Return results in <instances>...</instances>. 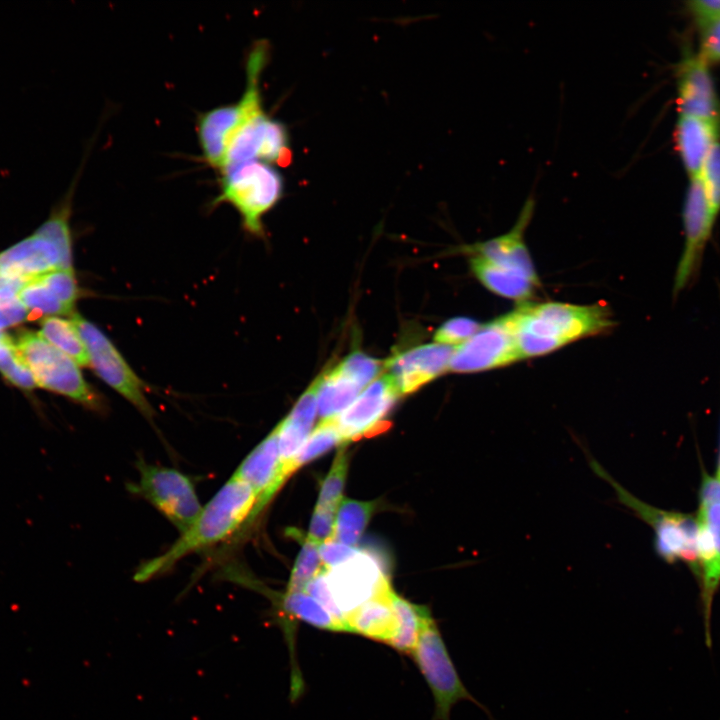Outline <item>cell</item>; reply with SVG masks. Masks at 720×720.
Segmentation results:
<instances>
[{
	"label": "cell",
	"mask_w": 720,
	"mask_h": 720,
	"mask_svg": "<svg viewBox=\"0 0 720 720\" xmlns=\"http://www.w3.org/2000/svg\"><path fill=\"white\" fill-rule=\"evenodd\" d=\"M257 496L251 486L235 475L202 507L192 525L162 554L143 562L134 574L146 582L173 568L191 553L224 541L248 522Z\"/></svg>",
	"instance_id": "obj_1"
},
{
	"label": "cell",
	"mask_w": 720,
	"mask_h": 720,
	"mask_svg": "<svg viewBox=\"0 0 720 720\" xmlns=\"http://www.w3.org/2000/svg\"><path fill=\"white\" fill-rule=\"evenodd\" d=\"M505 317L521 359L553 352L580 338L607 331L614 325L607 308L600 304H525Z\"/></svg>",
	"instance_id": "obj_2"
},
{
	"label": "cell",
	"mask_w": 720,
	"mask_h": 720,
	"mask_svg": "<svg viewBox=\"0 0 720 720\" xmlns=\"http://www.w3.org/2000/svg\"><path fill=\"white\" fill-rule=\"evenodd\" d=\"M269 45L257 41L246 61V87L240 99L199 114L196 131L204 160L220 170L228 145L235 133L253 116L264 111L260 89L261 74L267 64Z\"/></svg>",
	"instance_id": "obj_3"
},
{
	"label": "cell",
	"mask_w": 720,
	"mask_h": 720,
	"mask_svg": "<svg viewBox=\"0 0 720 720\" xmlns=\"http://www.w3.org/2000/svg\"><path fill=\"white\" fill-rule=\"evenodd\" d=\"M590 466L599 477L611 484L618 501L652 528L653 546L657 556L668 564L684 563L697 581L699 566L696 515L663 510L647 504L617 483L597 461L591 460Z\"/></svg>",
	"instance_id": "obj_4"
},
{
	"label": "cell",
	"mask_w": 720,
	"mask_h": 720,
	"mask_svg": "<svg viewBox=\"0 0 720 720\" xmlns=\"http://www.w3.org/2000/svg\"><path fill=\"white\" fill-rule=\"evenodd\" d=\"M219 193L212 206L231 205L239 214L243 228L252 235L262 236L263 216L281 199L284 182L271 164L248 161L220 173Z\"/></svg>",
	"instance_id": "obj_5"
},
{
	"label": "cell",
	"mask_w": 720,
	"mask_h": 720,
	"mask_svg": "<svg viewBox=\"0 0 720 720\" xmlns=\"http://www.w3.org/2000/svg\"><path fill=\"white\" fill-rule=\"evenodd\" d=\"M13 340L17 356L31 371L37 386L96 412L105 410V401L84 379L79 366L39 333L24 332Z\"/></svg>",
	"instance_id": "obj_6"
},
{
	"label": "cell",
	"mask_w": 720,
	"mask_h": 720,
	"mask_svg": "<svg viewBox=\"0 0 720 720\" xmlns=\"http://www.w3.org/2000/svg\"><path fill=\"white\" fill-rule=\"evenodd\" d=\"M411 655L433 694V720H450L452 707L463 700L482 709L489 720H496L462 682L434 620L422 631Z\"/></svg>",
	"instance_id": "obj_7"
},
{
	"label": "cell",
	"mask_w": 720,
	"mask_h": 720,
	"mask_svg": "<svg viewBox=\"0 0 720 720\" xmlns=\"http://www.w3.org/2000/svg\"><path fill=\"white\" fill-rule=\"evenodd\" d=\"M136 466L139 479L129 485V490L143 497L183 533L202 510L191 478L177 469L143 459Z\"/></svg>",
	"instance_id": "obj_8"
},
{
	"label": "cell",
	"mask_w": 720,
	"mask_h": 720,
	"mask_svg": "<svg viewBox=\"0 0 720 720\" xmlns=\"http://www.w3.org/2000/svg\"><path fill=\"white\" fill-rule=\"evenodd\" d=\"M70 317L87 348L89 367L105 384L130 402L145 418L151 420L154 409L148 401L145 382L98 326L78 313Z\"/></svg>",
	"instance_id": "obj_9"
},
{
	"label": "cell",
	"mask_w": 720,
	"mask_h": 720,
	"mask_svg": "<svg viewBox=\"0 0 720 720\" xmlns=\"http://www.w3.org/2000/svg\"><path fill=\"white\" fill-rule=\"evenodd\" d=\"M682 221L685 241L674 275L673 298H677L696 281L715 223L699 176L690 179L683 204Z\"/></svg>",
	"instance_id": "obj_10"
},
{
	"label": "cell",
	"mask_w": 720,
	"mask_h": 720,
	"mask_svg": "<svg viewBox=\"0 0 720 720\" xmlns=\"http://www.w3.org/2000/svg\"><path fill=\"white\" fill-rule=\"evenodd\" d=\"M291 157L286 126L262 111L249 119L232 137L219 172L254 160L286 166Z\"/></svg>",
	"instance_id": "obj_11"
},
{
	"label": "cell",
	"mask_w": 720,
	"mask_h": 720,
	"mask_svg": "<svg viewBox=\"0 0 720 720\" xmlns=\"http://www.w3.org/2000/svg\"><path fill=\"white\" fill-rule=\"evenodd\" d=\"M522 360L515 336L505 315L482 325L467 341L454 349L449 370L472 373L499 368Z\"/></svg>",
	"instance_id": "obj_12"
},
{
	"label": "cell",
	"mask_w": 720,
	"mask_h": 720,
	"mask_svg": "<svg viewBox=\"0 0 720 720\" xmlns=\"http://www.w3.org/2000/svg\"><path fill=\"white\" fill-rule=\"evenodd\" d=\"M326 579L344 618L390 586L388 576L376 556L362 550L346 562L326 570Z\"/></svg>",
	"instance_id": "obj_13"
},
{
	"label": "cell",
	"mask_w": 720,
	"mask_h": 720,
	"mask_svg": "<svg viewBox=\"0 0 720 720\" xmlns=\"http://www.w3.org/2000/svg\"><path fill=\"white\" fill-rule=\"evenodd\" d=\"M698 524L697 554L700 588L704 618L705 642L712 644L710 629L714 597L720 587V502L698 500L695 513Z\"/></svg>",
	"instance_id": "obj_14"
},
{
	"label": "cell",
	"mask_w": 720,
	"mask_h": 720,
	"mask_svg": "<svg viewBox=\"0 0 720 720\" xmlns=\"http://www.w3.org/2000/svg\"><path fill=\"white\" fill-rule=\"evenodd\" d=\"M401 396L397 386L387 374L374 380L338 416L334 424L342 444L368 436L383 424V418Z\"/></svg>",
	"instance_id": "obj_15"
},
{
	"label": "cell",
	"mask_w": 720,
	"mask_h": 720,
	"mask_svg": "<svg viewBox=\"0 0 720 720\" xmlns=\"http://www.w3.org/2000/svg\"><path fill=\"white\" fill-rule=\"evenodd\" d=\"M454 349L439 343L425 344L396 354L386 362L400 394L415 392L447 370Z\"/></svg>",
	"instance_id": "obj_16"
},
{
	"label": "cell",
	"mask_w": 720,
	"mask_h": 720,
	"mask_svg": "<svg viewBox=\"0 0 720 720\" xmlns=\"http://www.w3.org/2000/svg\"><path fill=\"white\" fill-rule=\"evenodd\" d=\"M60 269H73L72 260L56 243L35 232L0 253V275L33 280Z\"/></svg>",
	"instance_id": "obj_17"
},
{
	"label": "cell",
	"mask_w": 720,
	"mask_h": 720,
	"mask_svg": "<svg viewBox=\"0 0 720 720\" xmlns=\"http://www.w3.org/2000/svg\"><path fill=\"white\" fill-rule=\"evenodd\" d=\"M233 475L248 483L257 496L249 518L253 520L286 481L282 474L276 427L246 456Z\"/></svg>",
	"instance_id": "obj_18"
},
{
	"label": "cell",
	"mask_w": 720,
	"mask_h": 720,
	"mask_svg": "<svg viewBox=\"0 0 720 720\" xmlns=\"http://www.w3.org/2000/svg\"><path fill=\"white\" fill-rule=\"evenodd\" d=\"M533 210L534 200L530 198L523 205L518 220L509 232L477 243L469 250L473 255H478L494 265L521 274L539 284V278L523 240V232L532 217Z\"/></svg>",
	"instance_id": "obj_19"
},
{
	"label": "cell",
	"mask_w": 720,
	"mask_h": 720,
	"mask_svg": "<svg viewBox=\"0 0 720 720\" xmlns=\"http://www.w3.org/2000/svg\"><path fill=\"white\" fill-rule=\"evenodd\" d=\"M680 114L720 120L718 99L708 63L698 55H687L678 69Z\"/></svg>",
	"instance_id": "obj_20"
},
{
	"label": "cell",
	"mask_w": 720,
	"mask_h": 720,
	"mask_svg": "<svg viewBox=\"0 0 720 720\" xmlns=\"http://www.w3.org/2000/svg\"><path fill=\"white\" fill-rule=\"evenodd\" d=\"M277 604L278 619L290 650L292 681L297 682L301 680V677L294 661L295 632L292 627V618L333 632H348V628L305 591L285 592Z\"/></svg>",
	"instance_id": "obj_21"
},
{
	"label": "cell",
	"mask_w": 720,
	"mask_h": 720,
	"mask_svg": "<svg viewBox=\"0 0 720 720\" xmlns=\"http://www.w3.org/2000/svg\"><path fill=\"white\" fill-rule=\"evenodd\" d=\"M318 381L315 379L302 394L290 413L276 426L282 474L289 478L288 467L312 429L318 411Z\"/></svg>",
	"instance_id": "obj_22"
},
{
	"label": "cell",
	"mask_w": 720,
	"mask_h": 720,
	"mask_svg": "<svg viewBox=\"0 0 720 720\" xmlns=\"http://www.w3.org/2000/svg\"><path fill=\"white\" fill-rule=\"evenodd\" d=\"M675 136L679 155L690 179L698 177L708 153L719 142L720 120L680 114Z\"/></svg>",
	"instance_id": "obj_23"
},
{
	"label": "cell",
	"mask_w": 720,
	"mask_h": 720,
	"mask_svg": "<svg viewBox=\"0 0 720 720\" xmlns=\"http://www.w3.org/2000/svg\"><path fill=\"white\" fill-rule=\"evenodd\" d=\"M391 585L345 617L348 632L357 633L389 645L397 631Z\"/></svg>",
	"instance_id": "obj_24"
},
{
	"label": "cell",
	"mask_w": 720,
	"mask_h": 720,
	"mask_svg": "<svg viewBox=\"0 0 720 720\" xmlns=\"http://www.w3.org/2000/svg\"><path fill=\"white\" fill-rule=\"evenodd\" d=\"M317 379V404L321 420L338 416L364 389L337 364L327 369Z\"/></svg>",
	"instance_id": "obj_25"
},
{
	"label": "cell",
	"mask_w": 720,
	"mask_h": 720,
	"mask_svg": "<svg viewBox=\"0 0 720 720\" xmlns=\"http://www.w3.org/2000/svg\"><path fill=\"white\" fill-rule=\"evenodd\" d=\"M470 266L475 277L493 293L514 300H526L539 285L525 276L503 269L486 259L473 255Z\"/></svg>",
	"instance_id": "obj_26"
},
{
	"label": "cell",
	"mask_w": 720,
	"mask_h": 720,
	"mask_svg": "<svg viewBox=\"0 0 720 720\" xmlns=\"http://www.w3.org/2000/svg\"><path fill=\"white\" fill-rule=\"evenodd\" d=\"M391 601L397 620V631L389 645L399 652L412 654L422 631L434 619L427 607L414 604L394 591Z\"/></svg>",
	"instance_id": "obj_27"
},
{
	"label": "cell",
	"mask_w": 720,
	"mask_h": 720,
	"mask_svg": "<svg viewBox=\"0 0 720 720\" xmlns=\"http://www.w3.org/2000/svg\"><path fill=\"white\" fill-rule=\"evenodd\" d=\"M39 334L52 346L70 357L78 366L89 367L85 343L71 319L49 316L42 319Z\"/></svg>",
	"instance_id": "obj_28"
},
{
	"label": "cell",
	"mask_w": 720,
	"mask_h": 720,
	"mask_svg": "<svg viewBox=\"0 0 720 720\" xmlns=\"http://www.w3.org/2000/svg\"><path fill=\"white\" fill-rule=\"evenodd\" d=\"M375 509V502L342 499L335 516L334 540L354 547Z\"/></svg>",
	"instance_id": "obj_29"
},
{
	"label": "cell",
	"mask_w": 720,
	"mask_h": 720,
	"mask_svg": "<svg viewBox=\"0 0 720 720\" xmlns=\"http://www.w3.org/2000/svg\"><path fill=\"white\" fill-rule=\"evenodd\" d=\"M339 444H342V439L333 418L321 420L291 461L288 467L289 475Z\"/></svg>",
	"instance_id": "obj_30"
},
{
	"label": "cell",
	"mask_w": 720,
	"mask_h": 720,
	"mask_svg": "<svg viewBox=\"0 0 720 720\" xmlns=\"http://www.w3.org/2000/svg\"><path fill=\"white\" fill-rule=\"evenodd\" d=\"M18 298L28 311V319L34 320L41 315L71 316L75 312L66 307L37 278L29 281L19 292Z\"/></svg>",
	"instance_id": "obj_31"
},
{
	"label": "cell",
	"mask_w": 720,
	"mask_h": 720,
	"mask_svg": "<svg viewBox=\"0 0 720 720\" xmlns=\"http://www.w3.org/2000/svg\"><path fill=\"white\" fill-rule=\"evenodd\" d=\"M348 470V456L344 449H341L335 457L333 464L321 483L319 498L316 508L337 511L343 499V489Z\"/></svg>",
	"instance_id": "obj_32"
},
{
	"label": "cell",
	"mask_w": 720,
	"mask_h": 720,
	"mask_svg": "<svg viewBox=\"0 0 720 720\" xmlns=\"http://www.w3.org/2000/svg\"><path fill=\"white\" fill-rule=\"evenodd\" d=\"M318 547L319 544L305 538L291 572L286 592L303 591L308 582L324 569Z\"/></svg>",
	"instance_id": "obj_33"
},
{
	"label": "cell",
	"mask_w": 720,
	"mask_h": 720,
	"mask_svg": "<svg viewBox=\"0 0 720 720\" xmlns=\"http://www.w3.org/2000/svg\"><path fill=\"white\" fill-rule=\"evenodd\" d=\"M0 371L11 384L23 390L37 387L33 374L15 352L14 340L5 334L0 339Z\"/></svg>",
	"instance_id": "obj_34"
},
{
	"label": "cell",
	"mask_w": 720,
	"mask_h": 720,
	"mask_svg": "<svg viewBox=\"0 0 720 720\" xmlns=\"http://www.w3.org/2000/svg\"><path fill=\"white\" fill-rule=\"evenodd\" d=\"M699 178L702 182L710 212L716 220L720 212V143L717 142L708 153Z\"/></svg>",
	"instance_id": "obj_35"
},
{
	"label": "cell",
	"mask_w": 720,
	"mask_h": 720,
	"mask_svg": "<svg viewBox=\"0 0 720 720\" xmlns=\"http://www.w3.org/2000/svg\"><path fill=\"white\" fill-rule=\"evenodd\" d=\"M37 279L66 307L74 311L75 303L80 296V290L73 269L55 270Z\"/></svg>",
	"instance_id": "obj_36"
},
{
	"label": "cell",
	"mask_w": 720,
	"mask_h": 720,
	"mask_svg": "<svg viewBox=\"0 0 720 720\" xmlns=\"http://www.w3.org/2000/svg\"><path fill=\"white\" fill-rule=\"evenodd\" d=\"M337 365L362 388L373 382L381 370L380 363L363 352H353Z\"/></svg>",
	"instance_id": "obj_37"
},
{
	"label": "cell",
	"mask_w": 720,
	"mask_h": 720,
	"mask_svg": "<svg viewBox=\"0 0 720 720\" xmlns=\"http://www.w3.org/2000/svg\"><path fill=\"white\" fill-rule=\"evenodd\" d=\"M482 324L468 317H455L445 321L436 331L434 340L442 345L462 344L471 338Z\"/></svg>",
	"instance_id": "obj_38"
},
{
	"label": "cell",
	"mask_w": 720,
	"mask_h": 720,
	"mask_svg": "<svg viewBox=\"0 0 720 720\" xmlns=\"http://www.w3.org/2000/svg\"><path fill=\"white\" fill-rule=\"evenodd\" d=\"M303 591L320 603L333 617L346 625L344 615L339 610L330 592L325 569L310 580Z\"/></svg>",
	"instance_id": "obj_39"
},
{
	"label": "cell",
	"mask_w": 720,
	"mask_h": 720,
	"mask_svg": "<svg viewBox=\"0 0 720 720\" xmlns=\"http://www.w3.org/2000/svg\"><path fill=\"white\" fill-rule=\"evenodd\" d=\"M335 516L336 511L315 507L306 538L319 545L334 540Z\"/></svg>",
	"instance_id": "obj_40"
},
{
	"label": "cell",
	"mask_w": 720,
	"mask_h": 720,
	"mask_svg": "<svg viewBox=\"0 0 720 720\" xmlns=\"http://www.w3.org/2000/svg\"><path fill=\"white\" fill-rule=\"evenodd\" d=\"M318 550L325 570H329L346 562L359 551V549L355 547L336 542L335 540L320 544Z\"/></svg>",
	"instance_id": "obj_41"
},
{
	"label": "cell",
	"mask_w": 720,
	"mask_h": 720,
	"mask_svg": "<svg viewBox=\"0 0 720 720\" xmlns=\"http://www.w3.org/2000/svg\"><path fill=\"white\" fill-rule=\"evenodd\" d=\"M699 55L709 64L720 61V19L701 28Z\"/></svg>",
	"instance_id": "obj_42"
},
{
	"label": "cell",
	"mask_w": 720,
	"mask_h": 720,
	"mask_svg": "<svg viewBox=\"0 0 720 720\" xmlns=\"http://www.w3.org/2000/svg\"><path fill=\"white\" fill-rule=\"evenodd\" d=\"M687 5L700 28L720 19V0H694Z\"/></svg>",
	"instance_id": "obj_43"
},
{
	"label": "cell",
	"mask_w": 720,
	"mask_h": 720,
	"mask_svg": "<svg viewBox=\"0 0 720 720\" xmlns=\"http://www.w3.org/2000/svg\"><path fill=\"white\" fill-rule=\"evenodd\" d=\"M698 500L720 502V480L709 475L705 470H702Z\"/></svg>",
	"instance_id": "obj_44"
},
{
	"label": "cell",
	"mask_w": 720,
	"mask_h": 720,
	"mask_svg": "<svg viewBox=\"0 0 720 720\" xmlns=\"http://www.w3.org/2000/svg\"><path fill=\"white\" fill-rule=\"evenodd\" d=\"M9 326H12V323L5 310L0 306V339L4 335L1 330Z\"/></svg>",
	"instance_id": "obj_45"
},
{
	"label": "cell",
	"mask_w": 720,
	"mask_h": 720,
	"mask_svg": "<svg viewBox=\"0 0 720 720\" xmlns=\"http://www.w3.org/2000/svg\"><path fill=\"white\" fill-rule=\"evenodd\" d=\"M716 478L720 480V425H719V449H718V455H717V463H716Z\"/></svg>",
	"instance_id": "obj_46"
}]
</instances>
